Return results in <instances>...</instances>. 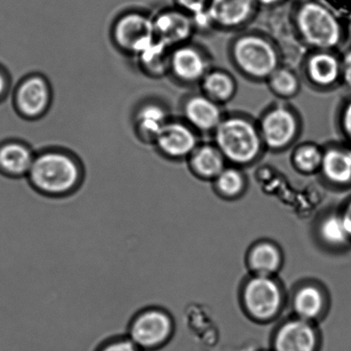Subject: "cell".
<instances>
[{
	"label": "cell",
	"mask_w": 351,
	"mask_h": 351,
	"mask_svg": "<svg viewBox=\"0 0 351 351\" xmlns=\"http://www.w3.org/2000/svg\"><path fill=\"white\" fill-rule=\"evenodd\" d=\"M228 58L241 75L254 82H266L282 64L280 48L266 34L242 30L230 40Z\"/></svg>",
	"instance_id": "1"
},
{
	"label": "cell",
	"mask_w": 351,
	"mask_h": 351,
	"mask_svg": "<svg viewBox=\"0 0 351 351\" xmlns=\"http://www.w3.org/2000/svg\"><path fill=\"white\" fill-rule=\"evenodd\" d=\"M212 136L226 162L235 167L249 166L266 152L257 120L246 113L226 112Z\"/></svg>",
	"instance_id": "2"
},
{
	"label": "cell",
	"mask_w": 351,
	"mask_h": 351,
	"mask_svg": "<svg viewBox=\"0 0 351 351\" xmlns=\"http://www.w3.org/2000/svg\"><path fill=\"white\" fill-rule=\"evenodd\" d=\"M26 180L38 194L64 197L81 187L84 173L74 157L60 151H47L34 157Z\"/></svg>",
	"instance_id": "3"
},
{
	"label": "cell",
	"mask_w": 351,
	"mask_h": 351,
	"mask_svg": "<svg viewBox=\"0 0 351 351\" xmlns=\"http://www.w3.org/2000/svg\"><path fill=\"white\" fill-rule=\"evenodd\" d=\"M292 23L298 39L309 50L336 51L343 43L341 23L328 7L318 2L301 3L295 10Z\"/></svg>",
	"instance_id": "4"
},
{
	"label": "cell",
	"mask_w": 351,
	"mask_h": 351,
	"mask_svg": "<svg viewBox=\"0 0 351 351\" xmlns=\"http://www.w3.org/2000/svg\"><path fill=\"white\" fill-rule=\"evenodd\" d=\"M265 149L285 152L293 147L302 132V117L293 106L284 102L274 103L257 120Z\"/></svg>",
	"instance_id": "5"
},
{
	"label": "cell",
	"mask_w": 351,
	"mask_h": 351,
	"mask_svg": "<svg viewBox=\"0 0 351 351\" xmlns=\"http://www.w3.org/2000/svg\"><path fill=\"white\" fill-rule=\"evenodd\" d=\"M174 330L173 319L167 309L151 305L132 316L126 335L143 351H160L170 343Z\"/></svg>",
	"instance_id": "6"
},
{
	"label": "cell",
	"mask_w": 351,
	"mask_h": 351,
	"mask_svg": "<svg viewBox=\"0 0 351 351\" xmlns=\"http://www.w3.org/2000/svg\"><path fill=\"white\" fill-rule=\"evenodd\" d=\"M212 67L211 54L201 44L191 40L171 51L169 72L180 84L199 85Z\"/></svg>",
	"instance_id": "7"
},
{
	"label": "cell",
	"mask_w": 351,
	"mask_h": 351,
	"mask_svg": "<svg viewBox=\"0 0 351 351\" xmlns=\"http://www.w3.org/2000/svg\"><path fill=\"white\" fill-rule=\"evenodd\" d=\"M113 37L119 48L138 56L156 40L153 19L142 12L123 14L115 23Z\"/></svg>",
	"instance_id": "8"
},
{
	"label": "cell",
	"mask_w": 351,
	"mask_h": 351,
	"mask_svg": "<svg viewBox=\"0 0 351 351\" xmlns=\"http://www.w3.org/2000/svg\"><path fill=\"white\" fill-rule=\"evenodd\" d=\"M302 75L308 86L328 91L342 82L341 57L332 50H309L302 63Z\"/></svg>",
	"instance_id": "9"
},
{
	"label": "cell",
	"mask_w": 351,
	"mask_h": 351,
	"mask_svg": "<svg viewBox=\"0 0 351 351\" xmlns=\"http://www.w3.org/2000/svg\"><path fill=\"white\" fill-rule=\"evenodd\" d=\"M256 5L254 0H209L206 16L213 30L240 32L253 19Z\"/></svg>",
	"instance_id": "10"
},
{
	"label": "cell",
	"mask_w": 351,
	"mask_h": 351,
	"mask_svg": "<svg viewBox=\"0 0 351 351\" xmlns=\"http://www.w3.org/2000/svg\"><path fill=\"white\" fill-rule=\"evenodd\" d=\"M154 142L165 157L182 160H188L202 141L201 135L182 119H170Z\"/></svg>",
	"instance_id": "11"
},
{
	"label": "cell",
	"mask_w": 351,
	"mask_h": 351,
	"mask_svg": "<svg viewBox=\"0 0 351 351\" xmlns=\"http://www.w3.org/2000/svg\"><path fill=\"white\" fill-rule=\"evenodd\" d=\"M182 113V119L201 136H212L226 114L223 106L202 92L193 93L184 99Z\"/></svg>",
	"instance_id": "12"
},
{
	"label": "cell",
	"mask_w": 351,
	"mask_h": 351,
	"mask_svg": "<svg viewBox=\"0 0 351 351\" xmlns=\"http://www.w3.org/2000/svg\"><path fill=\"white\" fill-rule=\"evenodd\" d=\"M153 23L156 39L171 49L191 41L196 33L193 17L178 8L162 10Z\"/></svg>",
	"instance_id": "13"
},
{
	"label": "cell",
	"mask_w": 351,
	"mask_h": 351,
	"mask_svg": "<svg viewBox=\"0 0 351 351\" xmlns=\"http://www.w3.org/2000/svg\"><path fill=\"white\" fill-rule=\"evenodd\" d=\"M244 300L251 314L257 318L267 319L276 314L280 308L281 293L273 280L260 275L247 284Z\"/></svg>",
	"instance_id": "14"
},
{
	"label": "cell",
	"mask_w": 351,
	"mask_h": 351,
	"mask_svg": "<svg viewBox=\"0 0 351 351\" xmlns=\"http://www.w3.org/2000/svg\"><path fill=\"white\" fill-rule=\"evenodd\" d=\"M15 101L21 114L29 119L38 118L50 104L49 85L40 75L27 77L17 88Z\"/></svg>",
	"instance_id": "15"
},
{
	"label": "cell",
	"mask_w": 351,
	"mask_h": 351,
	"mask_svg": "<svg viewBox=\"0 0 351 351\" xmlns=\"http://www.w3.org/2000/svg\"><path fill=\"white\" fill-rule=\"evenodd\" d=\"M315 330L304 319L281 326L275 336L271 351H318Z\"/></svg>",
	"instance_id": "16"
},
{
	"label": "cell",
	"mask_w": 351,
	"mask_h": 351,
	"mask_svg": "<svg viewBox=\"0 0 351 351\" xmlns=\"http://www.w3.org/2000/svg\"><path fill=\"white\" fill-rule=\"evenodd\" d=\"M323 147L322 173L329 181L343 185L351 182V147L329 143Z\"/></svg>",
	"instance_id": "17"
},
{
	"label": "cell",
	"mask_w": 351,
	"mask_h": 351,
	"mask_svg": "<svg viewBox=\"0 0 351 351\" xmlns=\"http://www.w3.org/2000/svg\"><path fill=\"white\" fill-rule=\"evenodd\" d=\"M34 156L24 144L10 142L0 146V173L12 179L26 178Z\"/></svg>",
	"instance_id": "18"
},
{
	"label": "cell",
	"mask_w": 351,
	"mask_h": 351,
	"mask_svg": "<svg viewBox=\"0 0 351 351\" xmlns=\"http://www.w3.org/2000/svg\"><path fill=\"white\" fill-rule=\"evenodd\" d=\"M202 94L223 106L232 101L239 86L235 77L222 68L212 67L199 84Z\"/></svg>",
	"instance_id": "19"
},
{
	"label": "cell",
	"mask_w": 351,
	"mask_h": 351,
	"mask_svg": "<svg viewBox=\"0 0 351 351\" xmlns=\"http://www.w3.org/2000/svg\"><path fill=\"white\" fill-rule=\"evenodd\" d=\"M189 166L193 173L204 178L215 179L225 169V157L211 143H201L188 158Z\"/></svg>",
	"instance_id": "20"
},
{
	"label": "cell",
	"mask_w": 351,
	"mask_h": 351,
	"mask_svg": "<svg viewBox=\"0 0 351 351\" xmlns=\"http://www.w3.org/2000/svg\"><path fill=\"white\" fill-rule=\"evenodd\" d=\"M271 94L282 101L297 97L302 88L301 77L291 68L282 64L267 80Z\"/></svg>",
	"instance_id": "21"
},
{
	"label": "cell",
	"mask_w": 351,
	"mask_h": 351,
	"mask_svg": "<svg viewBox=\"0 0 351 351\" xmlns=\"http://www.w3.org/2000/svg\"><path fill=\"white\" fill-rule=\"evenodd\" d=\"M169 120V115L163 106L158 104H147L143 106L137 112L136 125L143 136L154 141L158 134Z\"/></svg>",
	"instance_id": "22"
},
{
	"label": "cell",
	"mask_w": 351,
	"mask_h": 351,
	"mask_svg": "<svg viewBox=\"0 0 351 351\" xmlns=\"http://www.w3.org/2000/svg\"><path fill=\"white\" fill-rule=\"evenodd\" d=\"M171 51V48L156 40L137 57L147 73L160 77L169 72Z\"/></svg>",
	"instance_id": "23"
},
{
	"label": "cell",
	"mask_w": 351,
	"mask_h": 351,
	"mask_svg": "<svg viewBox=\"0 0 351 351\" xmlns=\"http://www.w3.org/2000/svg\"><path fill=\"white\" fill-rule=\"evenodd\" d=\"M291 162L298 171L304 173H315L321 169L323 147L317 143L305 142L293 147Z\"/></svg>",
	"instance_id": "24"
},
{
	"label": "cell",
	"mask_w": 351,
	"mask_h": 351,
	"mask_svg": "<svg viewBox=\"0 0 351 351\" xmlns=\"http://www.w3.org/2000/svg\"><path fill=\"white\" fill-rule=\"evenodd\" d=\"M323 298L321 291L315 287L301 289L295 298V309L304 319L316 317L322 311Z\"/></svg>",
	"instance_id": "25"
},
{
	"label": "cell",
	"mask_w": 351,
	"mask_h": 351,
	"mask_svg": "<svg viewBox=\"0 0 351 351\" xmlns=\"http://www.w3.org/2000/svg\"><path fill=\"white\" fill-rule=\"evenodd\" d=\"M280 263V253L276 247L270 244H261L251 253V266L263 276H267V275L274 273Z\"/></svg>",
	"instance_id": "26"
},
{
	"label": "cell",
	"mask_w": 351,
	"mask_h": 351,
	"mask_svg": "<svg viewBox=\"0 0 351 351\" xmlns=\"http://www.w3.org/2000/svg\"><path fill=\"white\" fill-rule=\"evenodd\" d=\"M321 234L323 239L333 246L346 245L351 240L342 215L326 218L321 226Z\"/></svg>",
	"instance_id": "27"
},
{
	"label": "cell",
	"mask_w": 351,
	"mask_h": 351,
	"mask_svg": "<svg viewBox=\"0 0 351 351\" xmlns=\"http://www.w3.org/2000/svg\"><path fill=\"white\" fill-rule=\"evenodd\" d=\"M215 180L220 192L228 195L239 194L244 184L243 176L236 167H226Z\"/></svg>",
	"instance_id": "28"
},
{
	"label": "cell",
	"mask_w": 351,
	"mask_h": 351,
	"mask_svg": "<svg viewBox=\"0 0 351 351\" xmlns=\"http://www.w3.org/2000/svg\"><path fill=\"white\" fill-rule=\"evenodd\" d=\"M93 351H143L126 335H119L103 340Z\"/></svg>",
	"instance_id": "29"
},
{
	"label": "cell",
	"mask_w": 351,
	"mask_h": 351,
	"mask_svg": "<svg viewBox=\"0 0 351 351\" xmlns=\"http://www.w3.org/2000/svg\"><path fill=\"white\" fill-rule=\"evenodd\" d=\"M178 8L191 16L202 15L208 8L209 0H176Z\"/></svg>",
	"instance_id": "30"
},
{
	"label": "cell",
	"mask_w": 351,
	"mask_h": 351,
	"mask_svg": "<svg viewBox=\"0 0 351 351\" xmlns=\"http://www.w3.org/2000/svg\"><path fill=\"white\" fill-rule=\"evenodd\" d=\"M339 125L343 136L351 145V99L343 106L339 116Z\"/></svg>",
	"instance_id": "31"
},
{
	"label": "cell",
	"mask_w": 351,
	"mask_h": 351,
	"mask_svg": "<svg viewBox=\"0 0 351 351\" xmlns=\"http://www.w3.org/2000/svg\"><path fill=\"white\" fill-rule=\"evenodd\" d=\"M342 82L351 89V49L341 57Z\"/></svg>",
	"instance_id": "32"
},
{
	"label": "cell",
	"mask_w": 351,
	"mask_h": 351,
	"mask_svg": "<svg viewBox=\"0 0 351 351\" xmlns=\"http://www.w3.org/2000/svg\"><path fill=\"white\" fill-rule=\"evenodd\" d=\"M342 217L351 239V202L349 203L348 206H346L345 213H343Z\"/></svg>",
	"instance_id": "33"
},
{
	"label": "cell",
	"mask_w": 351,
	"mask_h": 351,
	"mask_svg": "<svg viewBox=\"0 0 351 351\" xmlns=\"http://www.w3.org/2000/svg\"><path fill=\"white\" fill-rule=\"evenodd\" d=\"M7 89V81L5 75L0 71V97H2Z\"/></svg>",
	"instance_id": "34"
},
{
	"label": "cell",
	"mask_w": 351,
	"mask_h": 351,
	"mask_svg": "<svg viewBox=\"0 0 351 351\" xmlns=\"http://www.w3.org/2000/svg\"><path fill=\"white\" fill-rule=\"evenodd\" d=\"M254 1H256V5L268 7L277 5V3L281 2L282 0H254Z\"/></svg>",
	"instance_id": "35"
},
{
	"label": "cell",
	"mask_w": 351,
	"mask_h": 351,
	"mask_svg": "<svg viewBox=\"0 0 351 351\" xmlns=\"http://www.w3.org/2000/svg\"><path fill=\"white\" fill-rule=\"evenodd\" d=\"M263 351H271V350H263Z\"/></svg>",
	"instance_id": "36"
}]
</instances>
